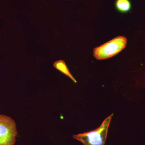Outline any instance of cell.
I'll use <instances>...</instances> for the list:
<instances>
[{
	"label": "cell",
	"instance_id": "cell-2",
	"mask_svg": "<svg viewBox=\"0 0 145 145\" xmlns=\"http://www.w3.org/2000/svg\"><path fill=\"white\" fill-rule=\"evenodd\" d=\"M127 38L118 36L93 50V56L99 60L106 59L114 57L123 50L127 45Z\"/></svg>",
	"mask_w": 145,
	"mask_h": 145
},
{
	"label": "cell",
	"instance_id": "cell-1",
	"mask_svg": "<svg viewBox=\"0 0 145 145\" xmlns=\"http://www.w3.org/2000/svg\"><path fill=\"white\" fill-rule=\"evenodd\" d=\"M112 115V114L105 119L101 125L95 130L74 135L72 137L84 145H105Z\"/></svg>",
	"mask_w": 145,
	"mask_h": 145
},
{
	"label": "cell",
	"instance_id": "cell-3",
	"mask_svg": "<svg viewBox=\"0 0 145 145\" xmlns=\"http://www.w3.org/2000/svg\"><path fill=\"white\" fill-rule=\"evenodd\" d=\"M18 135L16 122L11 117L0 114V145H14Z\"/></svg>",
	"mask_w": 145,
	"mask_h": 145
},
{
	"label": "cell",
	"instance_id": "cell-4",
	"mask_svg": "<svg viewBox=\"0 0 145 145\" xmlns=\"http://www.w3.org/2000/svg\"><path fill=\"white\" fill-rule=\"evenodd\" d=\"M115 7L119 12L126 13L131 8V4L129 0H116Z\"/></svg>",
	"mask_w": 145,
	"mask_h": 145
},
{
	"label": "cell",
	"instance_id": "cell-5",
	"mask_svg": "<svg viewBox=\"0 0 145 145\" xmlns=\"http://www.w3.org/2000/svg\"><path fill=\"white\" fill-rule=\"evenodd\" d=\"M54 67L58 70H59L62 72L65 75H67L74 82L77 83L76 80L73 78V76L71 75L68 69L67 66L65 63V62L63 60L59 61L54 63Z\"/></svg>",
	"mask_w": 145,
	"mask_h": 145
}]
</instances>
